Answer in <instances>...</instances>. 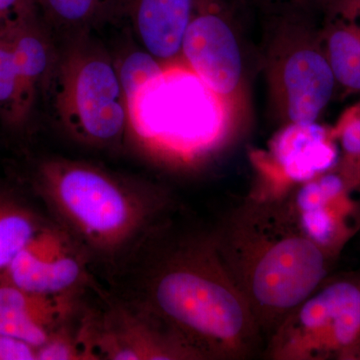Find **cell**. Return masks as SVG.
<instances>
[{
    "label": "cell",
    "mask_w": 360,
    "mask_h": 360,
    "mask_svg": "<svg viewBox=\"0 0 360 360\" xmlns=\"http://www.w3.org/2000/svg\"><path fill=\"white\" fill-rule=\"evenodd\" d=\"M103 311L89 309L79 321V338L90 359L203 360L188 343L155 319L111 295Z\"/></svg>",
    "instance_id": "8"
},
{
    "label": "cell",
    "mask_w": 360,
    "mask_h": 360,
    "mask_svg": "<svg viewBox=\"0 0 360 360\" xmlns=\"http://www.w3.org/2000/svg\"><path fill=\"white\" fill-rule=\"evenodd\" d=\"M16 193L13 189L8 187L0 186V236L11 214L14 201L16 200Z\"/></svg>",
    "instance_id": "25"
},
{
    "label": "cell",
    "mask_w": 360,
    "mask_h": 360,
    "mask_svg": "<svg viewBox=\"0 0 360 360\" xmlns=\"http://www.w3.org/2000/svg\"><path fill=\"white\" fill-rule=\"evenodd\" d=\"M194 0H124L125 11L144 51L163 65L181 59Z\"/></svg>",
    "instance_id": "13"
},
{
    "label": "cell",
    "mask_w": 360,
    "mask_h": 360,
    "mask_svg": "<svg viewBox=\"0 0 360 360\" xmlns=\"http://www.w3.org/2000/svg\"><path fill=\"white\" fill-rule=\"evenodd\" d=\"M110 278L113 297L162 324L203 360H248L264 352V336L212 229L184 225L172 215Z\"/></svg>",
    "instance_id": "1"
},
{
    "label": "cell",
    "mask_w": 360,
    "mask_h": 360,
    "mask_svg": "<svg viewBox=\"0 0 360 360\" xmlns=\"http://www.w3.org/2000/svg\"><path fill=\"white\" fill-rule=\"evenodd\" d=\"M9 25L0 30V118L9 127H18L26 120L21 103L18 66L9 39Z\"/></svg>",
    "instance_id": "16"
},
{
    "label": "cell",
    "mask_w": 360,
    "mask_h": 360,
    "mask_svg": "<svg viewBox=\"0 0 360 360\" xmlns=\"http://www.w3.org/2000/svg\"><path fill=\"white\" fill-rule=\"evenodd\" d=\"M165 65L144 49L125 56L120 65L116 66V70L127 103L158 77Z\"/></svg>",
    "instance_id": "17"
},
{
    "label": "cell",
    "mask_w": 360,
    "mask_h": 360,
    "mask_svg": "<svg viewBox=\"0 0 360 360\" xmlns=\"http://www.w3.org/2000/svg\"><path fill=\"white\" fill-rule=\"evenodd\" d=\"M127 104L129 129L156 158L176 167H193L231 142L238 112L182 59L162 72Z\"/></svg>",
    "instance_id": "4"
},
{
    "label": "cell",
    "mask_w": 360,
    "mask_h": 360,
    "mask_svg": "<svg viewBox=\"0 0 360 360\" xmlns=\"http://www.w3.org/2000/svg\"><path fill=\"white\" fill-rule=\"evenodd\" d=\"M53 22L63 26H84L94 20L108 0H37Z\"/></svg>",
    "instance_id": "19"
},
{
    "label": "cell",
    "mask_w": 360,
    "mask_h": 360,
    "mask_svg": "<svg viewBox=\"0 0 360 360\" xmlns=\"http://www.w3.org/2000/svg\"><path fill=\"white\" fill-rule=\"evenodd\" d=\"M181 59L238 112L243 94L240 47L224 0H194Z\"/></svg>",
    "instance_id": "10"
},
{
    "label": "cell",
    "mask_w": 360,
    "mask_h": 360,
    "mask_svg": "<svg viewBox=\"0 0 360 360\" xmlns=\"http://www.w3.org/2000/svg\"><path fill=\"white\" fill-rule=\"evenodd\" d=\"M54 75V106L63 127L90 146L116 143L129 129V113L117 70L101 51L75 45Z\"/></svg>",
    "instance_id": "6"
},
{
    "label": "cell",
    "mask_w": 360,
    "mask_h": 360,
    "mask_svg": "<svg viewBox=\"0 0 360 360\" xmlns=\"http://www.w3.org/2000/svg\"><path fill=\"white\" fill-rule=\"evenodd\" d=\"M335 1V0H319V7H321V8H326V6H328L329 4H331Z\"/></svg>",
    "instance_id": "26"
},
{
    "label": "cell",
    "mask_w": 360,
    "mask_h": 360,
    "mask_svg": "<svg viewBox=\"0 0 360 360\" xmlns=\"http://www.w3.org/2000/svg\"><path fill=\"white\" fill-rule=\"evenodd\" d=\"M8 34L20 77L23 115L27 120L40 87L52 75V51L37 22V13L11 23Z\"/></svg>",
    "instance_id": "14"
},
{
    "label": "cell",
    "mask_w": 360,
    "mask_h": 360,
    "mask_svg": "<svg viewBox=\"0 0 360 360\" xmlns=\"http://www.w3.org/2000/svg\"><path fill=\"white\" fill-rule=\"evenodd\" d=\"M212 232L264 345L284 317L328 279L335 262L305 234L283 200L248 196Z\"/></svg>",
    "instance_id": "2"
},
{
    "label": "cell",
    "mask_w": 360,
    "mask_h": 360,
    "mask_svg": "<svg viewBox=\"0 0 360 360\" xmlns=\"http://www.w3.org/2000/svg\"><path fill=\"white\" fill-rule=\"evenodd\" d=\"M264 11L274 15L290 13H309L319 0H255Z\"/></svg>",
    "instance_id": "23"
},
{
    "label": "cell",
    "mask_w": 360,
    "mask_h": 360,
    "mask_svg": "<svg viewBox=\"0 0 360 360\" xmlns=\"http://www.w3.org/2000/svg\"><path fill=\"white\" fill-rule=\"evenodd\" d=\"M331 132L342 150L336 165L360 186V108L345 113Z\"/></svg>",
    "instance_id": "18"
},
{
    "label": "cell",
    "mask_w": 360,
    "mask_h": 360,
    "mask_svg": "<svg viewBox=\"0 0 360 360\" xmlns=\"http://www.w3.org/2000/svg\"><path fill=\"white\" fill-rule=\"evenodd\" d=\"M269 360H360V276L326 279L265 341Z\"/></svg>",
    "instance_id": "5"
},
{
    "label": "cell",
    "mask_w": 360,
    "mask_h": 360,
    "mask_svg": "<svg viewBox=\"0 0 360 360\" xmlns=\"http://www.w3.org/2000/svg\"><path fill=\"white\" fill-rule=\"evenodd\" d=\"M32 184L54 222L110 277L174 212L165 189L84 161L47 158Z\"/></svg>",
    "instance_id": "3"
},
{
    "label": "cell",
    "mask_w": 360,
    "mask_h": 360,
    "mask_svg": "<svg viewBox=\"0 0 360 360\" xmlns=\"http://www.w3.org/2000/svg\"><path fill=\"white\" fill-rule=\"evenodd\" d=\"M51 333L22 312L0 303V335L25 341L39 348L46 342Z\"/></svg>",
    "instance_id": "21"
},
{
    "label": "cell",
    "mask_w": 360,
    "mask_h": 360,
    "mask_svg": "<svg viewBox=\"0 0 360 360\" xmlns=\"http://www.w3.org/2000/svg\"><path fill=\"white\" fill-rule=\"evenodd\" d=\"M0 360H37V347L25 341L0 335Z\"/></svg>",
    "instance_id": "22"
},
{
    "label": "cell",
    "mask_w": 360,
    "mask_h": 360,
    "mask_svg": "<svg viewBox=\"0 0 360 360\" xmlns=\"http://www.w3.org/2000/svg\"><path fill=\"white\" fill-rule=\"evenodd\" d=\"M321 33L326 58L336 84L360 94V6L328 11Z\"/></svg>",
    "instance_id": "15"
},
{
    "label": "cell",
    "mask_w": 360,
    "mask_h": 360,
    "mask_svg": "<svg viewBox=\"0 0 360 360\" xmlns=\"http://www.w3.org/2000/svg\"><path fill=\"white\" fill-rule=\"evenodd\" d=\"M338 158L331 129L316 122L283 125L270 141L269 150L253 155L257 181L250 196L283 200L296 187L331 169Z\"/></svg>",
    "instance_id": "9"
},
{
    "label": "cell",
    "mask_w": 360,
    "mask_h": 360,
    "mask_svg": "<svg viewBox=\"0 0 360 360\" xmlns=\"http://www.w3.org/2000/svg\"><path fill=\"white\" fill-rule=\"evenodd\" d=\"M357 189L335 165L283 200L305 234L335 260L360 231V202L352 196Z\"/></svg>",
    "instance_id": "11"
},
{
    "label": "cell",
    "mask_w": 360,
    "mask_h": 360,
    "mask_svg": "<svg viewBox=\"0 0 360 360\" xmlns=\"http://www.w3.org/2000/svg\"><path fill=\"white\" fill-rule=\"evenodd\" d=\"M75 317L54 329L46 342L37 348V360H89L78 328L71 326Z\"/></svg>",
    "instance_id": "20"
},
{
    "label": "cell",
    "mask_w": 360,
    "mask_h": 360,
    "mask_svg": "<svg viewBox=\"0 0 360 360\" xmlns=\"http://www.w3.org/2000/svg\"><path fill=\"white\" fill-rule=\"evenodd\" d=\"M84 251L58 224H49L15 257L0 283L53 296L82 297L101 291L90 274Z\"/></svg>",
    "instance_id": "12"
},
{
    "label": "cell",
    "mask_w": 360,
    "mask_h": 360,
    "mask_svg": "<svg viewBox=\"0 0 360 360\" xmlns=\"http://www.w3.org/2000/svg\"><path fill=\"white\" fill-rule=\"evenodd\" d=\"M307 13L274 15L278 27L266 56V77L272 106L283 125L316 122L338 85L321 34L305 22Z\"/></svg>",
    "instance_id": "7"
},
{
    "label": "cell",
    "mask_w": 360,
    "mask_h": 360,
    "mask_svg": "<svg viewBox=\"0 0 360 360\" xmlns=\"http://www.w3.org/2000/svg\"><path fill=\"white\" fill-rule=\"evenodd\" d=\"M37 0H0V21L11 23L37 13Z\"/></svg>",
    "instance_id": "24"
},
{
    "label": "cell",
    "mask_w": 360,
    "mask_h": 360,
    "mask_svg": "<svg viewBox=\"0 0 360 360\" xmlns=\"http://www.w3.org/2000/svg\"><path fill=\"white\" fill-rule=\"evenodd\" d=\"M13 23V22H11ZM11 25V23H4L0 21V30H4V28H6L7 25Z\"/></svg>",
    "instance_id": "27"
}]
</instances>
